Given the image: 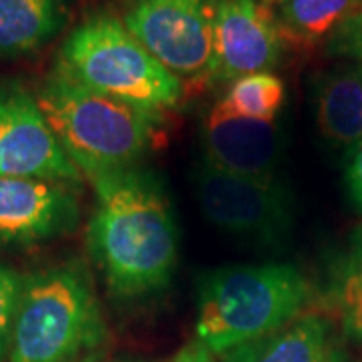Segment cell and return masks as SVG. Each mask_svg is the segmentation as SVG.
Listing matches in <instances>:
<instances>
[{
    "label": "cell",
    "instance_id": "6da1fadb",
    "mask_svg": "<svg viewBox=\"0 0 362 362\" xmlns=\"http://www.w3.org/2000/svg\"><path fill=\"white\" fill-rule=\"evenodd\" d=\"M89 180L97 204L87 246L107 290L135 300L168 288L180 256V230L161 183L137 168Z\"/></svg>",
    "mask_w": 362,
    "mask_h": 362
},
{
    "label": "cell",
    "instance_id": "7a4b0ae2",
    "mask_svg": "<svg viewBox=\"0 0 362 362\" xmlns=\"http://www.w3.org/2000/svg\"><path fill=\"white\" fill-rule=\"evenodd\" d=\"M308 284L292 264H238L206 272L197 288L195 340L214 356L298 318Z\"/></svg>",
    "mask_w": 362,
    "mask_h": 362
},
{
    "label": "cell",
    "instance_id": "3957f363",
    "mask_svg": "<svg viewBox=\"0 0 362 362\" xmlns=\"http://www.w3.org/2000/svg\"><path fill=\"white\" fill-rule=\"evenodd\" d=\"M69 159L87 177L135 168L153 141L159 113L52 73L35 95Z\"/></svg>",
    "mask_w": 362,
    "mask_h": 362
},
{
    "label": "cell",
    "instance_id": "277c9868",
    "mask_svg": "<svg viewBox=\"0 0 362 362\" xmlns=\"http://www.w3.org/2000/svg\"><path fill=\"white\" fill-rule=\"evenodd\" d=\"M103 312L78 264H59L23 278L8 362H75L103 342Z\"/></svg>",
    "mask_w": 362,
    "mask_h": 362
},
{
    "label": "cell",
    "instance_id": "5b68a950",
    "mask_svg": "<svg viewBox=\"0 0 362 362\" xmlns=\"http://www.w3.org/2000/svg\"><path fill=\"white\" fill-rule=\"evenodd\" d=\"M54 73L81 87L161 113L177 107L183 87L111 14H95L69 35Z\"/></svg>",
    "mask_w": 362,
    "mask_h": 362
},
{
    "label": "cell",
    "instance_id": "8992f818",
    "mask_svg": "<svg viewBox=\"0 0 362 362\" xmlns=\"http://www.w3.org/2000/svg\"><path fill=\"white\" fill-rule=\"evenodd\" d=\"M194 187L207 221L238 240L274 246L292 228V197L276 175H240L204 161L195 169Z\"/></svg>",
    "mask_w": 362,
    "mask_h": 362
},
{
    "label": "cell",
    "instance_id": "52a82bcc",
    "mask_svg": "<svg viewBox=\"0 0 362 362\" xmlns=\"http://www.w3.org/2000/svg\"><path fill=\"white\" fill-rule=\"evenodd\" d=\"M123 25L173 75L207 73L214 47V0H135Z\"/></svg>",
    "mask_w": 362,
    "mask_h": 362
},
{
    "label": "cell",
    "instance_id": "ba28073f",
    "mask_svg": "<svg viewBox=\"0 0 362 362\" xmlns=\"http://www.w3.org/2000/svg\"><path fill=\"white\" fill-rule=\"evenodd\" d=\"M81 171L42 115L37 97L21 85L0 87V177L77 183Z\"/></svg>",
    "mask_w": 362,
    "mask_h": 362
},
{
    "label": "cell",
    "instance_id": "9c48e42d",
    "mask_svg": "<svg viewBox=\"0 0 362 362\" xmlns=\"http://www.w3.org/2000/svg\"><path fill=\"white\" fill-rule=\"evenodd\" d=\"M284 39L276 16L258 0H214V47L207 75L233 83L270 73L282 57Z\"/></svg>",
    "mask_w": 362,
    "mask_h": 362
},
{
    "label": "cell",
    "instance_id": "30bf717a",
    "mask_svg": "<svg viewBox=\"0 0 362 362\" xmlns=\"http://www.w3.org/2000/svg\"><path fill=\"white\" fill-rule=\"evenodd\" d=\"M73 183L0 177V247H28L69 233L78 221Z\"/></svg>",
    "mask_w": 362,
    "mask_h": 362
},
{
    "label": "cell",
    "instance_id": "8fae6325",
    "mask_svg": "<svg viewBox=\"0 0 362 362\" xmlns=\"http://www.w3.org/2000/svg\"><path fill=\"white\" fill-rule=\"evenodd\" d=\"M202 139L207 163L252 177H274L284 153V135L276 121L238 115L221 99L204 117Z\"/></svg>",
    "mask_w": 362,
    "mask_h": 362
},
{
    "label": "cell",
    "instance_id": "7c38bea8",
    "mask_svg": "<svg viewBox=\"0 0 362 362\" xmlns=\"http://www.w3.org/2000/svg\"><path fill=\"white\" fill-rule=\"evenodd\" d=\"M221 362H340V354L330 324L322 316L306 314L221 354Z\"/></svg>",
    "mask_w": 362,
    "mask_h": 362
},
{
    "label": "cell",
    "instance_id": "4fadbf2b",
    "mask_svg": "<svg viewBox=\"0 0 362 362\" xmlns=\"http://www.w3.org/2000/svg\"><path fill=\"white\" fill-rule=\"evenodd\" d=\"M316 121L322 135L338 145L362 141V66L322 73L314 81Z\"/></svg>",
    "mask_w": 362,
    "mask_h": 362
},
{
    "label": "cell",
    "instance_id": "5bb4252c",
    "mask_svg": "<svg viewBox=\"0 0 362 362\" xmlns=\"http://www.w3.org/2000/svg\"><path fill=\"white\" fill-rule=\"evenodd\" d=\"M66 21V0H0V57L18 59L40 51Z\"/></svg>",
    "mask_w": 362,
    "mask_h": 362
},
{
    "label": "cell",
    "instance_id": "9a60e30c",
    "mask_svg": "<svg viewBox=\"0 0 362 362\" xmlns=\"http://www.w3.org/2000/svg\"><path fill=\"white\" fill-rule=\"evenodd\" d=\"M362 6V0H282L276 23L282 39L296 47H316Z\"/></svg>",
    "mask_w": 362,
    "mask_h": 362
},
{
    "label": "cell",
    "instance_id": "2e32d148",
    "mask_svg": "<svg viewBox=\"0 0 362 362\" xmlns=\"http://www.w3.org/2000/svg\"><path fill=\"white\" fill-rule=\"evenodd\" d=\"M326 294L344 332L362 342V230L350 235L349 246L334 259Z\"/></svg>",
    "mask_w": 362,
    "mask_h": 362
},
{
    "label": "cell",
    "instance_id": "e0dca14e",
    "mask_svg": "<svg viewBox=\"0 0 362 362\" xmlns=\"http://www.w3.org/2000/svg\"><path fill=\"white\" fill-rule=\"evenodd\" d=\"M284 99V83L272 73H254L235 78L221 97L230 111L256 121H276Z\"/></svg>",
    "mask_w": 362,
    "mask_h": 362
},
{
    "label": "cell",
    "instance_id": "ac0fdd59",
    "mask_svg": "<svg viewBox=\"0 0 362 362\" xmlns=\"http://www.w3.org/2000/svg\"><path fill=\"white\" fill-rule=\"evenodd\" d=\"M23 278L18 272L0 264V362L8 354L11 332H13L16 304L23 288Z\"/></svg>",
    "mask_w": 362,
    "mask_h": 362
},
{
    "label": "cell",
    "instance_id": "d6986e66",
    "mask_svg": "<svg viewBox=\"0 0 362 362\" xmlns=\"http://www.w3.org/2000/svg\"><path fill=\"white\" fill-rule=\"evenodd\" d=\"M326 51L332 57H344L362 66V6L344 18V23L326 40Z\"/></svg>",
    "mask_w": 362,
    "mask_h": 362
},
{
    "label": "cell",
    "instance_id": "ffe728a7",
    "mask_svg": "<svg viewBox=\"0 0 362 362\" xmlns=\"http://www.w3.org/2000/svg\"><path fill=\"white\" fill-rule=\"evenodd\" d=\"M346 180L350 185V194L354 202L362 207V141L354 147V153L350 157Z\"/></svg>",
    "mask_w": 362,
    "mask_h": 362
},
{
    "label": "cell",
    "instance_id": "44dd1931",
    "mask_svg": "<svg viewBox=\"0 0 362 362\" xmlns=\"http://www.w3.org/2000/svg\"><path fill=\"white\" fill-rule=\"evenodd\" d=\"M168 362H214V354L204 349L197 340L183 346L180 352H175Z\"/></svg>",
    "mask_w": 362,
    "mask_h": 362
},
{
    "label": "cell",
    "instance_id": "7402d4cb",
    "mask_svg": "<svg viewBox=\"0 0 362 362\" xmlns=\"http://www.w3.org/2000/svg\"><path fill=\"white\" fill-rule=\"evenodd\" d=\"M75 362H139V361H129V358H101V356H93V354H87L83 358H78Z\"/></svg>",
    "mask_w": 362,
    "mask_h": 362
},
{
    "label": "cell",
    "instance_id": "603a6c76",
    "mask_svg": "<svg viewBox=\"0 0 362 362\" xmlns=\"http://www.w3.org/2000/svg\"><path fill=\"white\" fill-rule=\"evenodd\" d=\"M264 2H268V4H278V2H282V0H264Z\"/></svg>",
    "mask_w": 362,
    "mask_h": 362
}]
</instances>
